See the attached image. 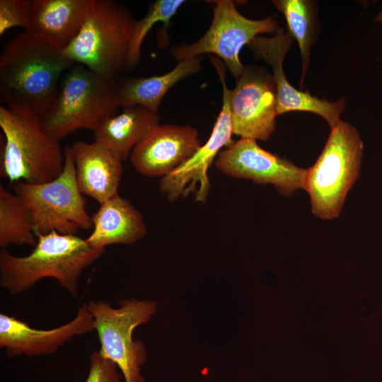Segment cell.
<instances>
[{
  "mask_svg": "<svg viewBox=\"0 0 382 382\" xmlns=\"http://www.w3.org/2000/svg\"><path fill=\"white\" fill-rule=\"evenodd\" d=\"M59 49L26 31L0 55V100L8 109L40 122L54 108L62 76L74 64Z\"/></svg>",
  "mask_w": 382,
  "mask_h": 382,
  "instance_id": "cell-1",
  "label": "cell"
},
{
  "mask_svg": "<svg viewBox=\"0 0 382 382\" xmlns=\"http://www.w3.org/2000/svg\"><path fill=\"white\" fill-rule=\"evenodd\" d=\"M104 250L92 248L76 235L52 231L37 237L33 250L25 256L0 253V284L11 294L32 288L45 278L55 279L69 293L76 296L83 271Z\"/></svg>",
  "mask_w": 382,
  "mask_h": 382,
  "instance_id": "cell-2",
  "label": "cell"
},
{
  "mask_svg": "<svg viewBox=\"0 0 382 382\" xmlns=\"http://www.w3.org/2000/svg\"><path fill=\"white\" fill-rule=\"evenodd\" d=\"M364 143L353 125L340 120L330 128L315 163L306 169L304 187L311 212L323 220L337 218L361 170Z\"/></svg>",
  "mask_w": 382,
  "mask_h": 382,
  "instance_id": "cell-3",
  "label": "cell"
},
{
  "mask_svg": "<svg viewBox=\"0 0 382 382\" xmlns=\"http://www.w3.org/2000/svg\"><path fill=\"white\" fill-rule=\"evenodd\" d=\"M120 106L115 78L74 64L62 77L54 108L40 124L47 134L59 141L78 129L94 131L117 115Z\"/></svg>",
  "mask_w": 382,
  "mask_h": 382,
  "instance_id": "cell-4",
  "label": "cell"
},
{
  "mask_svg": "<svg viewBox=\"0 0 382 382\" xmlns=\"http://www.w3.org/2000/svg\"><path fill=\"white\" fill-rule=\"evenodd\" d=\"M1 175L11 183L48 182L62 171L64 153L36 117L0 106Z\"/></svg>",
  "mask_w": 382,
  "mask_h": 382,
  "instance_id": "cell-5",
  "label": "cell"
},
{
  "mask_svg": "<svg viewBox=\"0 0 382 382\" xmlns=\"http://www.w3.org/2000/svg\"><path fill=\"white\" fill-rule=\"evenodd\" d=\"M135 21L122 4L112 0H93L79 34L62 51L74 63L115 79L117 75L128 70Z\"/></svg>",
  "mask_w": 382,
  "mask_h": 382,
  "instance_id": "cell-6",
  "label": "cell"
},
{
  "mask_svg": "<svg viewBox=\"0 0 382 382\" xmlns=\"http://www.w3.org/2000/svg\"><path fill=\"white\" fill-rule=\"evenodd\" d=\"M64 153L63 170L54 179L39 184L19 181L13 185L15 194L29 213L37 238L52 231L76 235L80 230L93 228L76 183L71 146H66Z\"/></svg>",
  "mask_w": 382,
  "mask_h": 382,
  "instance_id": "cell-7",
  "label": "cell"
},
{
  "mask_svg": "<svg viewBox=\"0 0 382 382\" xmlns=\"http://www.w3.org/2000/svg\"><path fill=\"white\" fill-rule=\"evenodd\" d=\"M86 306L98 337L99 353L117 365L125 382H145L141 374V366L147 358L145 347L140 340H134L132 335L155 313L156 303L124 300L115 308L107 302L91 301Z\"/></svg>",
  "mask_w": 382,
  "mask_h": 382,
  "instance_id": "cell-8",
  "label": "cell"
},
{
  "mask_svg": "<svg viewBox=\"0 0 382 382\" xmlns=\"http://www.w3.org/2000/svg\"><path fill=\"white\" fill-rule=\"evenodd\" d=\"M213 5V18L207 32L192 44L175 46L171 53L178 62L204 54H216L236 79L245 67L239 57L242 48L260 34L275 33L278 23L272 17L249 19L231 0L214 1Z\"/></svg>",
  "mask_w": 382,
  "mask_h": 382,
  "instance_id": "cell-9",
  "label": "cell"
},
{
  "mask_svg": "<svg viewBox=\"0 0 382 382\" xmlns=\"http://www.w3.org/2000/svg\"><path fill=\"white\" fill-rule=\"evenodd\" d=\"M222 85V107L208 140L183 165L161 178V192L170 202L185 197L193 193L195 200L205 202L210 190L209 169L224 147L230 146L233 130L230 118L228 94L229 89L226 81V66L217 57H210Z\"/></svg>",
  "mask_w": 382,
  "mask_h": 382,
  "instance_id": "cell-10",
  "label": "cell"
},
{
  "mask_svg": "<svg viewBox=\"0 0 382 382\" xmlns=\"http://www.w3.org/2000/svg\"><path fill=\"white\" fill-rule=\"evenodd\" d=\"M233 134L243 139L267 140L276 129L277 96L272 75L255 66H245L228 91Z\"/></svg>",
  "mask_w": 382,
  "mask_h": 382,
  "instance_id": "cell-11",
  "label": "cell"
},
{
  "mask_svg": "<svg viewBox=\"0 0 382 382\" xmlns=\"http://www.w3.org/2000/svg\"><path fill=\"white\" fill-rule=\"evenodd\" d=\"M215 166L228 176L272 185L286 197L304 187L306 169L262 149L253 139L234 141L219 154Z\"/></svg>",
  "mask_w": 382,
  "mask_h": 382,
  "instance_id": "cell-12",
  "label": "cell"
},
{
  "mask_svg": "<svg viewBox=\"0 0 382 382\" xmlns=\"http://www.w3.org/2000/svg\"><path fill=\"white\" fill-rule=\"evenodd\" d=\"M292 42L291 34L279 28L273 36L259 35L248 46L255 57L263 59L272 68L278 115L293 111L313 112L322 117L331 128L341 120L340 116L345 108V100L331 102L320 99L290 84L283 63Z\"/></svg>",
  "mask_w": 382,
  "mask_h": 382,
  "instance_id": "cell-13",
  "label": "cell"
},
{
  "mask_svg": "<svg viewBox=\"0 0 382 382\" xmlns=\"http://www.w3.org/2000/svg\"><path fill=\"white\" fill-rule=\"evenodd\" d=\"M200 146L195 127L159 124L133 149L130 161L139 173L163 178L183 165Z\"/></svg>",
  "mask_w": 382,
  "mask_h": 382,
  "instance_id": "cell-14",
  "label": "cell"
},
{
  "mask_svg": "<svg viewBox=\"0 0 382 382\" xmlns=\"http://www.w3.org/2000/svg\"><path fill=\"white\" fill-rule=\"evenodd\" d=\"M94 330L93 319L86 304L81 306L76 316L61 326L40 330L5 313L0 314V347L8 357H29L55 353L75 336Z\"/></svg>",
  "mask_w": 382,
  "mask_h": 382,
  "instance_id": "cell-15",
  "label": "cell"
},
{
  "mask_svg": "<svg viewBox=\"0 0 382 382\" xmlns=\"http://www.w3.org/2000/svg\"><path fill=\"white\" fill-rule=\"evenodd\" d=\"M71 147L81 192L99 204L118 195L122 160L96 141H78Z\"/></svg>",
  "mask_w": 382,
  "mask_h": 382,
  "instance_id": "cell-16",
  "label": "cell"
},
{
  "mask_svg": "<svg viewBox=\"0 0 382 382\" xmlns=\"http://www.w3.org/2000/svg\"><path fill=\"white\" fill-rule=\"evenodd\" d=\"M93 0H30V21L25 31L59 49L79 34Z\"/></svg>",
  "mask_w": 382,
  "mask_h": 382,
  "instance_id": "cell-17",
  "label": "cell"
},
{
  "mask_svg": "<svg viewBox=\"0 0 382 382\" xmlns=\"http://www.w3.org/2000/svg\"><path fill=\"white\" fill-rule=\"evenodd\" d=\"M91 220L93 230L86 241L96 249L105 250L114 244H132L147 233L141 213L119 195L100 203Z\"/></svg>",
  "mask_w": 382,
  "mask_h": 382,
  "instance_id": "cell-18",
  "label": "cell"
},
{
  "mask_svg": "<svg viewBox=\"0 0 382 382\" xmlns=\"http://www.w3.org/2000/svg\"><path fill=\"white\" fill-rule=\"evenodd\" d=\"M158 125V112L140 105L124 108L121 113L106 120L93 131L95 141L124 160Z\"/></svg>",
  "mask_w": 382,
  "mask_h": 382,
  "instance_id": "cell-19",
  "label": "cell"
},
{
  "mask_svg": "<svg viewBox=\"0 0 382 382\" xmlns=\"http://www.w3.org/2000/svg\"><path fill=\"white\" fill-rule=\"evenodd\" d=\"M201 57L179 61L170 71L149 77H134L118 83L120 106L140 105L158 112L166 93L181 80L199 71Z\"/></svg>",
  "mask_w": 382,
  "mask_h": 382,
  "instance_id": "cell-20",
  "label": "cell"
},
{
  "mask_svg": "<svg viewBox=\"0 0 382 382\" xmlns=\"http://www.w3.org/2000/svg\"><path fill=\"white\" fill-rule=\"evenodd\" d=\"M37 238L35 234L29 213L22 201L0 185V247L5 249L14 245L34 247Z\"/></svg>",
  "mask_w": 382,
  "mask_h": 382,
  "instance_id": "cell-21",
  "label": "cell"
},
{
  "mask_svg": "<svg viewBox=\"0 0 382 382\" xmlns=\"http://www.w3.org/2000/svg\"><path fill=\"white\" fill-rule=\"evenodd\" d=\"M285 17L289 33L299 45L302 59L301 83L305 79L309 64L311 47L316 34V9L310 1L277 0L272 1Z\"/></svg>",
  "mask_w": 382,
  "mask_h": 382,
  "instance_id": "cell-22",
  "label": "cell"
},
{
  "mask_svg": "<svg viewBox=\"0 0 382 382\" xmlns=\"http://www.w3.org/2000/svg\"><path fill=\"white\" fill-rule=\"evenodd\" d=\"M185 1L183 0H157L152 3L145 14L136 20L129 47L127 69L133 70L139 63L142 43L149 30L158 23L168 28L171 18Z\"/></svg>",
  "mask_w": 382,
  "mask_h": 382,
  "instance_id": "cell-23",
  "label": "cell"
},
{
  "mask_svg": "<svg viewBox=\"0 0 382 382\" xmlns=\"http://www.w3.org/2000/svg\"><path fill=\"white\" fill-rule=\"evenodd\" d=\"M30 14V0H0V35L15 27L25 30Z\"/></svg>",
  "mask_w": 382,
  "mask_h": 382,
  "instance_id": "cell-24",
  "label": "cell"
},
{
  "mask_svg": "<svg viewBox=\"0 0 382 382\" xmlns=\"http://www.w3.org/2000/svg\"><path fill=\"white\" fill-rule=\"evenodd\" d=\"M85 382H121L118 367L98 351L90 356V368Z\"/></svg>",
  "mask_w": 382,
  "mask_h": 382,
  "instance_id": "cell-25",
  "label": "cell"
},
{
  "mask_svg": "<svg viewBox=\"0 0 382 382\" xmlns=\"http://www.w3.org/2000/svg\"><path fill=\"white\" fill-rule=\"evenodd\" d=\"M375 21L378 23H382V12H380L375 18Z\"/></svg>",
  "mask_w": 382,
  "mask_h": 382,
  "instance_id": "cell-26",
  "label": "cell"
}]
</instances>
